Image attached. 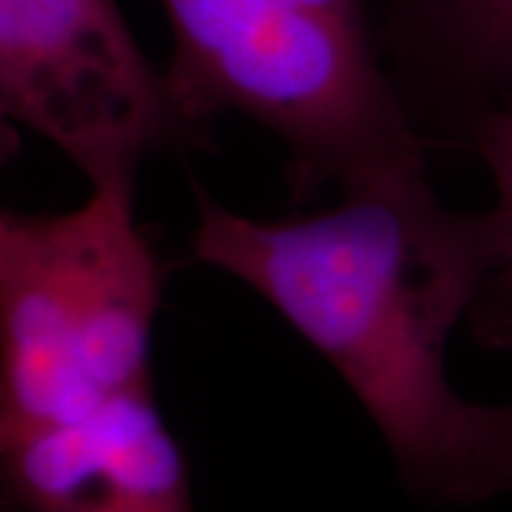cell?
<instances>
[{
	"instance_id": "1",
	"label": "cell",
	"mask_w": 512,
	"mask_h": 512,
	"mask_svg": "<svg viewBox=\"0 0 512 512\" xmlns=\"http://www.w3.org/2000/svg\"><path fill=\"white\" fill-rule=\"evenodd\" d=\"M339 195L320 214L256 221L195 183L192 254L328 358L406 484L444 501L472 413L448 384L446 347L494 266L489 219L446 209L425 169Z\"/></svg>"
},
{
	"instance_id": "2",
	"label": "cell",
	"mask_w": 512,
	"mask_h": 512,
	"mask_svg": "<svg viewBox=\"0 0 512 512\" xmlns=\"http://www.w3.org/2000/svg\"><path fill=\"white\" fill-rule=\"evenodd\" d=\"M171 86L192 117L235 110L283 140L292 192L425 169V138L373 38L299 0H162Z\"/></svg>"
},
{
	"instance_id": "3",
	"label": "cell",
	"mask_w": 512,
	"mask_h": 512,
	"mask_svg": "<svg viewBox=\"0 0 512 512\" xmlns=\"http://www.w3.org/2000/svg\"><path fill=\"white\" fill-rule=\"evenodd\" d=\"M133 185H93L64 214L0 216V437L150 387L164 268L136 223Z\"/></svg>"
},
{
	"instance_id": "4",
	"label": "cell",
	"mask_w": 512,
	"mask_h": 512,
	"mask_svg": "<svg viewBox=\"0 0 512 512\" xmlns=\"http://www.w3.org/2000/svg\"><path fill=\"white\" fill-rule=\"evenodd\" d=\"M0 105L91 185L136 181L145 157L204 138L117 0H0Z\"/></svg>"
},
{
	"instance_id": "5",
	"label": "cell",
	"mask_w": 512,
	"mask_h": 512,
	"mask_svg": "<svg viewBox=\"0 0 512 512\" xmlns=\"http://www.w3.org/2000/svg\"><path fill=\"white\" fill-rule=\"evenodd\" d=\"M0 448L5 512H195L188 460L152 387Z\"/></svg>"
},
{
	"instance_id": "6",
	"label": "cell",
	"mask_w": 512,
	"mask_h": 512,
	"mask_svg": "<svg viewBox=\"0 0 512 512\" xmlns=\"http://www.w3.org/2000/svg\"><path fill=\"white\" fill-rule=\"evenodd\" d=\"M382 34L425 143L467 140L512 100V0H382Z\"/></svg>"
},
{
	"instance_id": "7",
	"label": "cell",
	"mask_w": 512,
	"mask_h": 512,
	"mask_svg": "<svg viewBox=\"0 0 512 512\" xmlns=\"http://www.w3.org/2000/svg\"><path fill=\"white\" fill-rule=\"evenodd\" d=\"M496 181V207L486 211L494 240V266L467 320L486 349L512 351V100L479 119L467 136Z\"/></svg>"
},
{
	"instance_id": "8",
	"label": "cell",
	"mask_w": 512,
	"mask_h": 512,
	"mask_svg": "<svg viewBox=\"0 0 512 512\" xmlns=\"http://www.w3.org/2000/svg\"><path fill=\"white\" fill-rule=\"evenodd\" d=\"M512 491V403H472L444 503H475Z\"/></svg>"
}]
</instances>
